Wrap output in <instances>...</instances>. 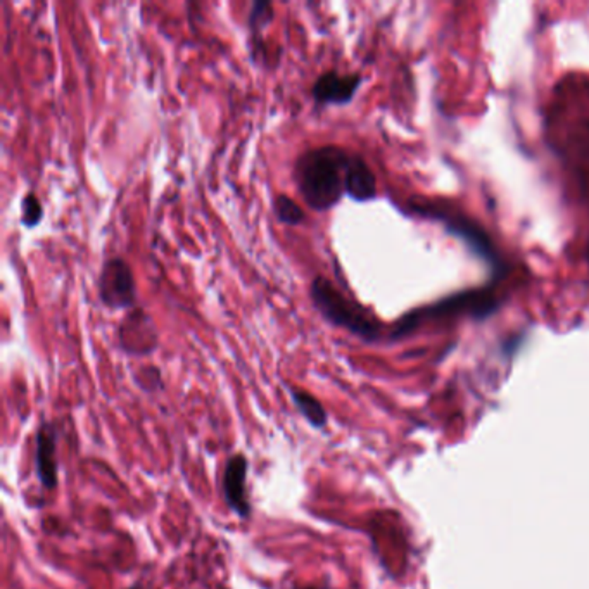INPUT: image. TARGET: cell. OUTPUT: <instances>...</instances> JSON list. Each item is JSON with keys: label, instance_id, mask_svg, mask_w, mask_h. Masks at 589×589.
Returning <instances> with one entry per match:
<instances>
[{"label": "cell", "instance_id": "3", "mask_svg": "<svg viewBox=\"0 0 589 589\" xmlns=\"http://www.w3.org/2000/svg\"><path fill=\"white\" fill-rule=\"evenodd\" d=\"M499 308V301L492 294L491 289L481 291H464L457 294L448 295L441 301L418 308L396 321L391 339H401L414 332L422 321L438 317H451V315H470L474 319L484 320L492 315Z\"/></svg>", "mask_w": 589, "mask_h": 589}, {"label": "cell", "instance_id": "6", "mask_svg": "<svg viewBox=\"0 0 589 589\" xmlns=\"http://www.w3.org/2000/svg\"><path fill=\"white\" fill-rule=\"evenodd\" d=\"M247 470L249 462L246 457L243 453H235L226 460L221 477V492L225 505L243 520L252 516V505L246 491Z\"/></svg>", "mask_w": 589, "mask_h": 589}, {"label": "cell", "instance_id": "7", "mask_svg": "<svg viewBox=\"0 0 589 589\" xmlns=\"http://www.w3.org/2000/svg\"><path fill=\"white\" fill-rule=\"evenodd\" d=\"M118 339L126 354L146 356L158 346V332L148 313L141 308H133L120 325Z\"/></svg>", "mask_w": 589, "mask_h": 589}, {"label": "cell", "instance_id": "8", "mask_svg": "<svg viewBox=\"0 0 589 589\" xmlns=\"http://www.w3.org/2000/svg\"><path fill=\"white\" fill-rule=\"evenodd\" d=\"M362 81V74L325 72L315 80L312 87V96L320 106H344L353 100Z\"/></svg>", "mask_w": 589, "mask_h": 589}, {"label": "cell", "instance_id": "12", "mask_svg": "<svg viewBox=\"0 0 589 589\" xmlns=\"http://www.w3.org/2000/svg\"><path fill=\"white\" fill-rule=\"evenodd\" d=\"M273 211L277 220L284 225H301L306 215L301 209V206L295 202L293 197L286 196V194H278L273 199Z\"/></svg>", "mask_w": 589, "mask_h": 589}, {"label": "cell", "instance_id": "16", "mask_svg": "<svg viewBox=\"0 0 589 589\" xmlns=\"http://www.w3.org/2000/svg\"><path fill=\"white\" fill-rule=\"evenodd\" d=\"M293 589H325V588H320V586H315V585H308V586H295V588Z\"/></svg>", "mask_w": 589, "mask_h": 589}, {"label": "cell", "instance_id": "11", "mask_svg": "<svg viewBox=\"0 0 589 589\" xmlns=\"http://www.w3.org/2000/svg\"><path fill=\"white\" fill-rule=\"evenodd\" d=\"M291 399L294 403L297 412L306 418V422L313 427V429H323L329 423V414L325 410V406L321 405L319 397H315L313 394L303 389H295L291 388Z\"/></svg>", "mask_w": 589, "mask_h": 589}, {"label": "cell", "instance_id": "9", "mask_svg": "<svg viewBox=\"0 0 589 589\" xmlns=\"http://www.w3.org/2000/svg\"><path fill=\"white\" fill-rule=\"evenodd\" d=\"M57 449V432L55 425L50 422H42L35 438V472L40 484L52 491L57 488V474L59 466L55 460Z\"/></svg>", "mask_w": 589, "mask_h": 589}, {"label": "cell", "instance_id": "14", "mask_svg": "<svg viewBox=\"0 0 589 589\" xmlns=\"http://www.w3.org/2000/svg\"><path fill=\"white\" fill-rule=\"evenodd\" d=\"M44 218V208L38 197L33 192H28L21 201V223L26 228H35Z\"/></svg>", "mask_w": 589, "mask_h": 589}, {"label": "cell", "instance_id": "10", "mask_svg": "<svg viewBox=\"0 0 589 589\" xmlns=\"http://www.w3.org/2000/svg\"><path fill=\"white\" fill-rule=\"evenodd\" d=\"M346 194L358 202H367L377 197L375 175L358 154L349 156L346 168Z\"/></svg>", "mask_w": 589, "mask_h": 589}, {"label": "cell", "instance_id": "1", "mask_svg": "<svg viewBox=\"0 0 589 589\" xmlns=\"http://www.w3.org/2000/svg\"><path fill=\"white\" fill-rule=\"evenodd\" d=\"M351 152L337 146L312 148L297 156L294 182L313 211L332 209L346 194V168Z\"/></svg>", "mask_w": 589, "mask_h": 589}, {"label": "cell", "instance_id": "2", "mask_svg": "<svg viewBox=\"0 0 589 589\" xmlns=\"http://www.w3.org/2000/svg\"><path fill=\"white\" fill-rule=\"evenodd\" d=\"M310 297L320 315L329 323L341 327L356 337L377 343L382 337V329L377 320L356 303H353L323 275H317L310 286Z\"/></svg>", "mask_w": 589, "mask_h": 589}, {"label": "cell", "instance_id": "4", "mask_svg": "<svg viewBox=\"0 0 589 589\" xmlns=\"http://www.w3.org/2000/svg\"><path fill=\"white\" fill-rule=\"evenodd\" d=\"M410 208H412V211H415L420 217H425L429 220L442 223L444 228L451 235H455L462 243H465V246L488 265V269L491 270L496 278L501 277V273L505 271V265H503L496 247L492 244L490 235L479 225H475L474 221L468 220L466 217L460 215V213H451V211H446V209H440L436 206H429L425 202H420V204L412 202Z\"/></svg>", "mask_w": 589, "mask_h": 589}, {"label": "cell", "instance_id": "5", "mask_svg": "<svg viewBox=\"0 0 589 589\" xmlns=\"http://www.w3.org/2000/svg\"><path fill=\"white\" fill-rule=\"evenodd\" d=\"M98 293L100 303L116 310H133L137 303V282L124 258H109L98 271Z\"/></svg>", "mask_w": 589, "mask_h": 589}, {"label": "cell", "instance_id": "13", "mask_svg": "<svg viewBox=\"0 0 589 589\" xmlns=\"http://www.w3.org/2000/svg\"><path fill=\"white\" fill-rule=\"evenodd\" d=\"M275 20L273 5L267 0H254L249 13V30L252 33V40L260 38V33L271 25Z\"/></svg>", "mask_w": 589, "mask_h": 589}, {"label": "cell", "instance_id": "15", "mask_svg": "<svg viewBox=\"0 0 589 589\" xmlns=\"http://www.w3.org/2000/svg\"><path fill=\"white\" fill-rule=\"evenodd\" d=\"M139 377H146L148 379V384L144 388V391H156V389H161L163 388V380H161V371L156 369V367H146V369L141 370L139 371Z\"/></svg>", "mask_w": 589, "mask_h": 589}, {"label": "cell", "instance_id": "17", "mask_svg": "<svg viewBox=\"0 0 589 589\" xmlns=\"http://www.w3.org/2000/svg\"><path fill=\"white\" fill-rule=\"evenodd\" d=\"M130 589H141V585H133Z\"/></svg>", "mask_w": 589, "mask_h": 589}]
</instances>
